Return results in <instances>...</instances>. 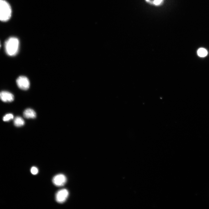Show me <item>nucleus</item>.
<instances>
[{
    "instance_id": "1",
    "label": "nucleus",
    "mask_w": 209,
    "mask_h": 209,
    "mask_svg": "<svg viewBox=\"0 0 209 209\" xmlns=\"http://www.w3.org/2000/svg\"><path fill=\"white\" fill-rule=\"evenodd\" d=\"M19 47V41L16 37H11L5 43V51L7 54L10 56L16 55L18 53Z\"/></svg>"
},
{
    "instance_id": "2",
    "label": "nucleus",
    "mask_w": 209,
    "mask_h": 209,
    "mask_svg": "<svg viewBox=\"0 0 209 209\" xmlns=\"http://www.w3.org/2000/svg\"><path fill=\"white\" fill-rule=\"evenodd\" d=\"M12 14L11 6L5 0H0V20L7 21L10 19Z\"/></svg>"
},
{
    "instance_id": "3",
    "label": "nucleus",
    "mask_w": 209,
    "mask_h": 209,
    "mask_svg": "<svg viewBox=\"0 0 209 209\" xmlns=\"http://www.w3.org/2000/svg\"><path fill=\"white\" fill-rule=\"evenodd\" d=\"M16 83L18 87L23 90H27L29 89L30 83L28 79L26 77L21 76L17 79Z\"/></svg>"
},
{
    "instance_id": "4",
    "label": "nucleus",
    "mask_w": 209,
    "mask_h": 209,
    "mask_svg": "<svg viewBox=\"0 0 209 209\" xmlns=\"http://www.w3.org/2000/svg\"><path fill=\"white\" fill-rule=\"evenodd\" d=\"M69 194L68 190L66 189H62L59 190L55 195L56 201L60 203L64 202L67 198Z\"/></svg>"
},
{
    "instance_id": "5",
    "label": "nucleus",
    "mask_w": 209,
    "mask_h": 209,
    "mask_svg": "<svg viewBox=\"0 0 209 209\" xmlns=\"http://www.w3.org/2000/svg\"><path fill=\"white\" fill-rule=\"evenodd\" d=\"M66 180V177L64 174H59L56 175L53 177L52 181L55 186H61L65 184Z\"/></svg>"
},
{
    "instance_id": "6",
    "label": "nucleus",
    "mask_w": 209,
    "mask_h": 209,
    "mask_svg": "<svg viewBox=\"0 0 209 209\" xmlns=\"http://www.w3.org/2000/svg\"><path fill=\"white\" fill-rule=\"evenodd\" d=\"M0 99L4 102H10L14 100V96L11 93L6 91H3L0 93Z\"/></svg>"
},
{
    "instance_id": "7",
    "label": "nucleus",
    "mask_w": 209,
    "mask_h": 209,
    "mask_svg": "<svg viewBox=\"0 0 209 209\" xmlns=\"http://www.w3.org/2000/svg\"><path fill=\"white\" fill-rule=\"evenodd\" d=\"M23 116L26 118H34L36 116V114L33 110L30 108H28L24 111Z\"/></svg>"
},
{
    "instance_id": "8",
    "label": "nucleus",
    "mask_w": 209,
    "mask_h": 209,
    "mask_svg": "<svg viewBox=\"0 0 209 209\" xmlns=\"http://www.w3.org/2000/svg\"><path fill=\"white\" fill-rule=\"evenodd\" d=\"M14 123L15 126L17 127H21L25 124L24 120L21 117L17 116L14 119Z\"/></svg>"
},
{
    "instance_id": "9",
    "label": "nucleus",
    "mask_w": 209,
    "mask_h": 209,
    "mask_svg": "<svg viewBox=\"0 0 209 209\" xmlns=\"http://www.w3.org/2000/svg\"><path fill=\"white\" fill-rule=\"evenodd\" d=\"M198 55L201 57H204L206 56L208 53L207 50L203 48L199 49L197 51Z\"/></svg>"
},
{
    "instance_id": "10",
    "label": "nucleus",
    "mask_w": 209,
    "mask_h": 209,
    "mask_svg": "<svg viewBox=\"0 0 209 209\" xmlns=\"http://www.w3.org/2000/svg\"><path fill=\"white\" fill-rule=\"evenodd\" d=\"M13 115L12 114L8 113L4 116L3 119L4 121H8L13 119Z\"/></svg>"
},
{
    "instance_id": "11",
    "label": "nucleus",
    "mask_w": 209,
    "mask_h": 209,
    "mask_svg": "<svg viewBox=\"0 0 209 209\" xmlns=\"http://www.w3.org/2000/svg\"><path fill=\"white\" fill-rule=\"evenodd\" d=\"M30 171L32 174L35 175L37 174L38 172V170L37 168L33 166L31 168Z\"/></svg>"
},
{
    "instance_id": "12",
    "label": "nucleus",
    "mask_w": 209,
    "mask_h": 209,
    "mask_svg": "<svg viewBox=\"0 0 209 209\" xmlns=\"http://www.w3.org/2000/svg\"><path fill=\"white\" fill-rule=\"evenodd\" d=\"M162 0H154V3L156 5L159 4L161 2Z\"/></svg>"
},
{
    "instance_id": "13",
    "label": "nucleus",
    "mask_w": 209,
    "mask_h": 209,
    "mask_svg": "<svg viewBox=\"0 0 209 209\" xmlns=\"http://www.w3.org/2000/svg\"><path fill=\"white\" fill-rule=\"evenodd\" d=\"M1 46V44H0V47Z\"/></svg>"
}]
</instances>
